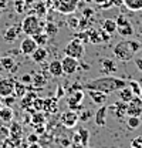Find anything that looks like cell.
<instances>
[{"instance_id":"cell-19","label":"cell","mask_w":142,"mask_h":148,"mask_svg":"<svg viewBox=\"0 0 142 148\" xmlns=\"http://www.w3.org/2000/svg\"><path fill=\"white\" fill-rule=\"evenodd\" d=\"M48 71L51 75L54 77H61L63 75V66H61V61L60 60H53L50 64H48Z\"/></svg>"},{"instance_id":"cell-30","label":"cell","mask_w":142,"mask_h":148,"mask_svg":"<svg viewBox=\"0 0 142 148\" xmlns=\"http://www.w3.org/2000/svg\"><path fill=\"white\" fill-rule=\"evenodd\" d=\"M36 10V16L40 17V16H44L47 12H46V6H44V1H38L33 6V12Z\"/></svg>"},{"instance_id":"cell-47","label":"cell","mask_w":142,"mask_h":148,"mask_svg":"<svg viewBox=\"0 0 142 148\" xmlns=\"http://www.w3.org/2000/svg\"><path fill=\"white\" fill-rule=\"evenodd\" d=\"M0 80H1V75H0Z\"/></svg>"},{"instance_id":"cell-25","label":"cell","mask_w":142,"mask_h":148,"mask_svg":"<svg viewBox=\"0 0 142 148\" xmlns=\"http://www.w3.org/2000/svg\"><path fill=\"white\" fill-rule=\"evenodd\" d=\"M12 118H13V110L10 108V107H3V108H0V120L1 121H4V123H9V121H12Z\"/></svg>"},{"instance_id":"cell-13","label":"cell","mask_w":142,"mask_h":148,"mask_svg":"<svg viewBox=\"0 0 142 148\" xmlns=\"http://www.w3.org/2000/svg\"><path fill=\"white\" fill-rule=\"evenodd\" d=\"M16 81L13 78H1L0 80V97H7L14 94Z\"/></svg>"},{"instance_id":"cell-21","label":"cell","mask_w":142,"mask_h":148,"mask_svg":"<svg viewBox=\"0 0 142 148\" xmlns=\"http://www.w3.org/2000/svg\"><path fill=\"white\" fill-rule=\"evenodd\" d=\"M122 4L131 12H141L142 10V0H122Z\"/></svg>"},{"instance_id":"cell-35","label":"cell","mask_w":142,"mask_h":148,"mask_svg":"<svg viewBox=\"0 0 142 148\" xmlns=\"http://www.w3.org/2000/svg\"><path fill=\"white\" fill-rule=\"evenodd\" d=\"M14 94L24 95V94H26V87H24L21 83H16V86H14Z\"/></svg>"},{"instance_id":"cell-31","label":"cell","mask_w":142,"mask_h":148,"mask_svg":"<svg viewBox=\"0 0 142 148\" xmlns=\"http://www.w3.org/2000/svg\"><path fill=\"white\" fill-rule=\"evenodd\" d=\"M44 32H46V34L48 37H53L58 33V29H57V26H55L54 23H47V24L44 26Z\"/></svg>"},{"instance_id":"cell-24","label":"cell","mask_w":142,"mask_h":148,"mask_svg":"<svg viewBox=\"0 0 142 148\" xmlns=\"http://www.w3.org/2000/svg\"><path fill=\"white\" fill-rule=\"evenodd\" d=\"M87 34H88V41L89 43H94V44H97V43H102V38H101L100 30L91 29V30L87 32Z\"/></svg>"},{"instance_id":"cell-8","label":"cell","mask_w":142,"mask_h":148,"mask_svg":"<svg viewBox=\"0 0 142 148\" xmlns=\"http://www.w3.org/2000/svg\"><path fill=\"white\" fill-rule=\"evenodd\" d=\"M61 66H63V74L72 75V74L80 69V60L72 58L70 56H66V57L61 60Z\"/></svg>"},{"instance_id":"cell-40","label":"cell","mask_w":142,"mask_h":148,"mask_svg":"<svg viewBox=\"0 0 142 148\" xmlns=\"http://www.w3.org/2000/svg\"><path fill=\"white\" fill-rule=\"evenodd\" d=\"M37 141H38V137H37L36 134H30V135H29V143L34 144V143H37Z\"/></svg>"},{"instance_id":"cell-23","label":"cell","mask_w":142,"mask_h":148,"mask_svg":"<svg viewBox=\"0 0 142 148\" xmlns=\"http://www.w3.org/2000/svg\"><path fill=\"white\" fill-rule=\"evenodd\" d=\"M0 66L4 69V70H12V71H14L16 70V67H14V58L13 57H3V58H0Z\"/></svg>"},{"instance_id":"cell-44","label":"cell","mask_w":142,"mask_h":148,"mask_svg":"<svg viewBox=\"0 0 142 148\" xmlns=\"http://www.w3.org/2000/svg\"><path fill=\"white\" fill-rule=\"evenodd\" d=\"M30 148H41V147H38V145H37V144H31V145H30Z\"/></svg>"},{"instance_id":"cell-33","label":"cell","mask_w":142,"mask_h":148,"mask_svg":"<svg viewBox=\"0 0 142 148\" xmlns=\"http://www.w3.org/2000/svg\"><path fill=\"white\" fill-rule=\"evenodd\" d=\"M34 86L37 87H43L44 84H46V77H41V75H38V74H36L33 75V81H31Z\"/></svg>"},{"instance_id":"cell-10","label":"cell","mask_w":142,"mask_h":148,"mask_svg":"<svg viewBox=\"0 0 142 148\" xmlns=\"http://www.w3.org/2000/svg\"><path fill=\"white\" fill-rule=\"evenodd\" d=\"M38 47V44L36 43V40L33 38L31 36H27L26 38H23L21 40V43H20V51L23 53L24 56H31V53L34 51Z\"/></svg>"},{"instance_id":"cell-15","label":"cell","mask_w":142,"mask_h":148,"mask_svg":"<svg viewBox=\"0 0 142 148\" xmlns=\"http://www.w3.org/2000/svg\"><path fill=\"white\" fill-rule=\"evenodd\" d=\"M106 112H108V108L102 104V106L97 110V112L94 114V120H95V124H97L98 127H105V124H106Z\"/></svg>"},{"instance_id":"cell-2","label":"cell","mask_w":142,"mask_h":148,"mask_svg":"<svg viewBox=\"0 0 142 148\" xmlns=\"http://www.w3.org/2000/svg\"><path fill=\"white\" fill-rule=\"evenodd\" d=\"M141 43L137 41V40H129V38H125L122 41L117 43L112 49V53L114 56L119 60V61H129L134 58V56L137 54L139 50H141Z\"/></svg>"},{"instance_id":"cell-22","label":"cell","mask_w":142,"mask_h":148,"mask_svg":"<svg viewBox=\"0 0 142 148\" xmlns=\"http://www.w3.org/2000/svg\"><path fill=\"white\" fill-rule=\"evenodd\" d=\"M118 95H119V100L124 101V103H126V104L134 98V92L131 91V88H129L128 86H125L124 88H121V90L118 91Z\"/></svg>"},{"instance_id":"cell-26","label":"cell","mask_w":142,"mask_h":148,"mask_svg":"<svg viewBox=\"0 0 142 148\" xmlns=\"http://www.w3.org/2000/svg\"><path fill=\"white\" fill-rule=\"evenodd\" d=\"M78 134H80V140H81V144L84 147H88V140H89V131L84 127L78 128Z\"/></svg>"},{"instance_id":"cell-20","label":"cell","mask_w":142,"mask_h":148,"mask_svg":"<svg viewBox=\"0 0 142 148\" xmlns=\"http://www.w3.org/2000/svg\"><path fill=\"white\" fill-rule=\"evenodd\" d=\"M101 30H104V32L108 33L109 36H112V34L117 32V21L112 20V18H105V20L102 21Z\"/></svg>"},{"instance_id":"cell-9","label":"cell","mask_w":142,"mask_h":148,"mask_svg":"<svg viewBox=\"0 0 142 148\" xmlns=\"http://www.w3.org/2000/svg\"><path fill=\"white\" fill-rule=\"evenodd\" d=\"M128 117H141L142 115V100L138 95H134V98L126 106Z\"/></svg>"},{"instance_id":"cell-46","label":"cell","mask_w":142,"mask_h":148,"mask_svg":"<svg viewBox=\"0 0 142 148\" xmlns=\"http://www.w3.org/2000/svg\"><path fill=\"white\" fill-rule=\"evenodd\" d=\"M0 17H1V9H0Z\"/></svg>"},{"instance_id":"cell-11","label":"cell","mask_w":142,"mask_h":148,"mask_svg":"<svg viewBox=\"0 0 142 148\" xmlns=\"http://www.w3.org/2000/svg\"><path fill=\"white\" fill-rule=\"evenodd\" d=\"M21 34V24H13L10 27H7L3 33V40L7 43H13L14 40H17V37Z\"/></svg>"},{"instance_id":"cell-5","label":"cell","mask_w":142,"mask_h":148,"mask_svg":"<svg viewBox=\"0 0 142 148\" xmlns=\"http://www.w3.org/2000/svg\"><path fill=\"white\" fill-rule=\"evenodd\" d=\"M83 100H84V91L78 90H71L70 97L67 98V106L72 111H78L83 108Z\"/></svg>"},{"instance_id":"cell-29","label":"cell","mask_w":142,"mask_h":148,"mask_svg":"<svg viewBox=\"0 0 142 148\" xmlns=\"http://www.w3.org/2000/svg\"><path fill=\"white\" fill-rule=\"evenodd\" d=\"M129 88H131V91L134 92V95H138L139 97V94H141V88H142V86L138 83V81H135V80H131L128 84H126Z\"/></svg>"},{"instance_id":"cell-6","label":"cell","mask_w":142,"mask_h":148,"mask_svg":"<svg viewBox=\"0 0 142 148\" xmlns=\"http://www.w3.org/2000/svg\"><path fill=\"white\" fill-rule=\"evenodd\" d=\"M115 21H117V32H118L119 36L129 37L131 34H134V27H132V24L129 23V20L125 16L119 14Z\"/></svg>"},{"instance_id":"cell-41","label":"cell","mask_w":142,"mask_h":148,"mask_svg":"<svg viewBox=\"0 0 142 148\" xmlns=\"http://www.w3.org/2000/svg\"><path fill=\"white\" fill-rule=\"evenodd\" d=\"M109 4L119 7V6H122V0H109Z\"/></svg>"},{"instance_id":"cell-3","label":"cell","mask_w":142,"mask_h":148,"mask_svg":"<svg viewBox=\"0 0 142 148\" xmlns=\"http://www.w3.org/2000/svg\"><path fill=\"white\" fill-rule=\"evenodd\" d=\"M20 24H21V32L24 34H27V36H34L37 33L44 32V24L40 21V18L37 17L36 14L26 16Z\"/></svg>"},{"instance_id":"cell-28","label":"cell","mask_w":142,"mask_h":148,"mask_svg":"<svg viewBox=\"0 0 142 148\" xmlns=\"http://www.w3.org/2000/svg\"><path fill=\"white\" fill-rule=\"evenodd\" d=\"M33 38L36 40V43L38 44V46H46V43H47V40H48V36L46 34V32H41V33H37L34 36H31Z\"/></svg>"},{"instance_id":"cell-12","label":"cell","mask_w":142,"mask_h":148,"mask_svg":"<svg viewBox=\"0 0 142 148\" xmlns=\"http://www.w3.org/2000/svg\"><path fill=\"white\" fill-rule=\"evenodd\" d=\"M61 123L66 128H74L78 123V112L77 111L68 110L66 111L63 115H61Z\"/></svg>"},{"instance_id":"cell-17","label":"cell","mask_w":142,"mask_h":148,"mask_svg":"<svg viewBox=\"0 0 142 148\" xmlns=\"http://www.w3.org/2000/svg\"><path fill=\"white\" fill-rule=\"evenodd\" d=\"M88 94H89V98L92 100V103H94V104L102 106L104 103H106L108 95H106V94H104V92L95 91V90H88Z\"/></svg>"},{"instance_id":"cell-27","label":"cell","mask_w":142,"mask_h":148,"mask_svg":"<svg viewBox=\"0 0 142 148\" xmlns=\"http://www.w3.org/2000/svg\"><path fill=\"white\" fill-rule=\"evenodd\" d=\"M126 124H128L129 130H137L141 125V117H128Z\"/></svg>"},{"instance_id":"cell-39","label":"cell","mask_w":142,"mask_h":148,"mask_svg":"<svg viewBox=\"0 0 142 148\" xmlns=\"http://www.w3.org/2000/svg\"><path fill=\"white\" fill-rule=\"evenodd\" d=\"M134 61H135L137 69H138V70L142 73V58H141V57H137V58H134Z\"/></svg>"},{"instance_id":"cell-38","label":"cell","mask_w":142,"mask_h":148,"mask_svg":"<svg viewBox=\"0 0 142 148\" xmlns=\"http://www.w3.org/2000/svg\"><path fill=\"white\" fill-rule=\"evenodd\" d=\"M33 81V77L30 75V74H24V75H21V78H20V83L21 84H30Z\"/></svg>"},{"instance_id":"cell-43","label":"cell","mask_w":142,"mask_h":148,"mask_svg":"<svg viewBox=\"0 0 142 148\" xmlns=\"http://www.w3.org/2000/svg\"><path fill=\"white\" fill-rule=\"evenodd\" d=\"M91 16V14H92V10H91V9H85V10H84V16H85V17H87V16Z\"/></svg>"},{"instance_id":"cell-37","label":"cell","mask_w":142,"mask_h":148,"mask_svg":"<svg viewBox=\"0 0 142 148\" xmlns=\"http://www.w3.org/2000/svg\"><path fill=\"white\" fill-rule=\"evenodd\" d=\"M131 148H142V135L137 137L135 140H132V143H131Z\"/></svg>"},{"instance_id":"cell-42","label":"cell","mask_w":142,"mask_h":148,"mask_svg":"<svg viewBox=\"0 0 142 148\" xmlns=\"http://www.w3.org/2000/svg\"><path fill=\"white\" fill-rule=\"evenodd\" d=\"M78 26V23H77V18H70V27L71 29H75Z\"/></svg>"},{"instance_id":"cell-36","label":"cell","mask_w":142,"mask_h":148,"mask_svg":"<svg viewBox=\"0 0 142 148\" xmlns=\"http://www.w3.org/2000/svg\"><path fill=\"white\" fill-rule=\"evenodd\" d=\"M14 101H16V97H14V94H12V95H7V97H3V103H4L7 107L13 106V104H14Z\"/></svg>"},{"instance_id":"cell-16","label":"cell","mask_w":142,"mask_h":148,"mask_svg":"<svg viewBox=\"0 0 142 148\" xmlns=\"http://www.w3.org/2000/svg\"><path fill=\"white\" fill-rule=\"evenodd\" d=\"M126 103H124V101H118V103H115L114 106H111V111H112V114L117 117V118H124L125 115H126Z\"/></svg>"},{"instance_id":"cell-7","label":"cell","mask_w":142,"mask_h":148,"mask_svg":"<svg viewBox=\"0 0 142 148\" xmlns=\"http://www.w3.org/2000/svg\"><path fill=\"white\" fill-rule=\"evenodd\" d=\"M77 6H78V0H54V9L64 14L74 13Z\"/></svg>"},{"instance_id":"cell-32","label":"cell","mask_w":142,"mask_h":148,"mask_svg":"<svg viewBox=\"0 0 142 148\" xmlns=\"http://www.w3.org/2000/svg\"><path fill=\"white\" fill-rule=\"evenodd\" d=\"M14 9H16L17 13H24L26 9H27V4H26L24 0H16L14 1Z\"/></svg>"},{"instance_id":"cell-18","label":"cell","mask_w":142,"mask_h":148,"mask_svg":"<svg viewBox=\"0 0 142 148\" xmlns=\"http://www.w3.org/2000/svg\"><path fill=\"white\" fill-rule=\"evenodd\" d=\"M47 56H48L47 50H46L44 47L38 46L34 51L31 53V58H33V61H34V63H43V61H46Z\"/></svg>"},{"instance_id":"cell-14","label":"cell","mask_w":142,"mask_h":148,"mask_svg":"<svg viewBox=\"0 0 142 148\" xmlns=\"http://www.w3.org/2000/svg\"><path fill=\"white\" fill-rule=\"evenodd\" d=\"M100 67H101L100 70L105 74V75H111L112 73L117 71V64H115L111 58H102V60L100 61Z\"/></svg>"},{"instance_id":"cell-45","label":"cell","mask_w":142,"mask_h":148,"mask_svg":"<svg viewBox=\"0 0 142 148\" xmlns=\"http://www.w3.org/2000/svg\"><path fill=\"white\" fill-rule=\"evenodd\" d=\"M139 98L142 100V88H141V94H139Z\"/></svg>"},{"instance_id":"cell-4","label":"cell","mask_w":142,"mask_h":148,"mask_svg":"<svg viewBox=\"0 0 142 148\" xmlns=\"http://www.w3.org/2000/svg\"><path fill=\"white\" fill-rule=\"evenodd\" d=\"M64 53H66V56H70L72 58L81 60L83 56H84V53H85L84 43H83L80 38H72L71 41H68V43L66 44Z\"/></svg>"},{"instance_id":"cell-34","label":"cell","mask_w":142,"mask_h":148,"mask_svg":"<svg viewBox=\"0 0 142 148\" xmlns=\"http://www.w3.org/2000/svg\"><path fill=\"white\" fill-rule=\"evenodd\" d=\"M91 117H92V112H91L89 110H84L81 114H78V120L83 121V123H87Z\"/></svg>"},{"instance_id":"cell-1","label":"cell","mask_w":142,"mask_h":148,"mask_svg":"<svg viewBox=\"0 0 142 148\" xmlns=\"http://www.w3.org/2000/svg\"><path fill=\"white\" fill-rule=\"evenodd\" d=\"M125 86H126V81L124 78H119V77L111 74V75H102V77H98V78H92V80L87 81L81 88L101 91L108 95V94H112L115 91H119Z\"/></svg>"}]
</instances>
